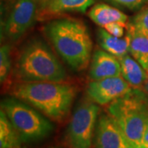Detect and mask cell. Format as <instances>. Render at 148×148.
Here are the masks:
<instances>
[{"label":"cell","mask_w":148,"mask_h":148,"mask_svg":"<svg viewBox=\"0 0 148 148\" xmlns=\"http://www.w3.org/2000/svg\"><path fill=\"white\" fill-rule=\"evenodd\" d=\"M97 36L99 45L103 50L118 59L129 53V38L127 34L124 37L120 38L114 36L101 27L98 30Z\"/></svg>","instance_id":"obj_13"},{"label":"cell","mask_w":148,"mask_h":148,"mask_svg":"<svg viewBox=\"0 0 148 148\" xmlns=\"http://www.w3.org/2000/svg\"><path fill=\"white\" fill-rule=\"evenodd\" d=\"M53 148H56V147H53Z\"/></svg>","instance_id":"obj_24"},{"label":"cell","mask_w":148,"mask_h":148,"mask_svg":"<svg viewBox=\"0 0 148 148\" xmlns=\"http://www.w3.org/2000/svg\"><path fill=\"white\" fill-rule=\"evenodd\" d=\"M15 98L26 102L54 121L67 115L76 90L72 85L53 82H21L12 90Z\"/></svg>","instance_id":"obj_2"},{"label":"cell","mask_w":148,"mask_h":148,"mask_svg":"<svg viewBox=\"0 0 148 148\" xmlns=\"http://www.w3.org/2000/svg\"><path fill=\"white\" fill-rule=\"evenodd\" d=\"M128 23L140 34L148 37V8L139 12Z\"/></svg>","instance_id":"obj_18"},{"label":"cell","mask_w":148,"mask_h":148,"mask_svg":"<svg viewBox=\"0 0 148 148\" xmlns=\"http://www.w3.org/2000/svg\"><path fill=\"white\" fill-rule=\"evenodd\" d=\"M132 87L122 76L92 81L87 86L90 100L100 106L110 105L132 90Z\"/></svg>","instance_id":"obj_8"},{"label":"cell","mask_w":148,"mask_h":148,"mask_svg":"<svg viewBox=\"0 0 148 148\" xmlns=\"http://www.w3.org/2000/svg\"><path fill=\"white\" fill-rule=\"evenodd\" d=\"M118 4L124 6L129 9H137L143 5L147 0H110Z\"/></svg>","instance_id":"obj_20"},{"label":"cell","mask_w":148,"mask_h":148,"mask_svg":"<svg viewBox=\"0 0 148 148\" xmlns=\"http://www.w3.org/2000/svg\"><path fill=\"white\" fill-rule=\"evenodd\" d=\"M95 133L96 148H134L121 127L110 114L100 116Z\"/></svg>","instance_id":"obj_9"},{"label":"cell","mask_w":148,"mask_h":148,"mask_svg":"<svg viewBox=\"0 0 148 148\" xmlns=\"http://www.w3.org/2000/svg\"><path fill=\"white\" fill-rule=\"evenodd\" d=\"M36 0H16L3 26L5 36L12 41L21 38L38 17Z\"/></svg>","instance_id":"obj_7"},{"label":"cell","mask_w":148,"mask_h":148,"mask_svg":"<svg viewBox=\"0 0 148 148\" xmlns=\"http://www.w3.org/2000/svg\"><path fill=\"white\" fill-rule=\"evenodd\" d=\"M127 23H123V22H111L106 25L103 27L106 32H109L110 35L116 37H123L124 36V30L127 29Z\"/></svg>","instance_id":"obj_19"},{"label":"cell","mask_w":148,"mask_h":148,"mask_svg":"<svg viewBox=\"0 0 148 148\" xmlns=\"http://www.w3.org/2000/svg\"><path fill=\"white\" fill-rule=\"evenodd\" d=\"M1 109L5 112L23 143L43 140L53 131V124L46 118L17 98L4 99L1 102Z\"/></svg>","instance_id":"obj_5"},{"label":"cell","mask_w":148,"mask_h":148,"mask_svg":"<svg viewBox=\"0 0 148 148\" xmlns=\"http://www.w3.org/2000/svg\"><path fill=\"white\" fill-rule=\"evenodd\" d=\"M20 135L12 124L10 120L1 109L0 110V147L1 148H21Z\"/></svg>","instance_id":"obj_16"},{"label":"cell","mask_w":148,"mask_h":148,"mask_svg":"<svg viewBox=\"0 0 148 148\" xmlns=\"http://www.w3.org/2000/svg\"><path fill=\"white\" fill-rule=\"evenodd\" d=\"M108 111L134 148L141 147L148 122V101L143 92L132 88L110 104Z\"/></svg>","instance_id":"obj_4"},{"label":"cell","mask_w":148,"mask_h":148,"mask_svg":"<svg viewBox=\"0 0 148 148\" xmlns=\"http://www.w3.org/2000/svg\"><path fill=\"white\" fill-rule=\"evenodd\" d=\"M45 33L57 53L71 69L82 71L87 67L92 41L83 22L72 18L57 19L45 27Z\"/></svg>","instance_id":"obj_1"},{"label":"cell","mask_w":148,"mask_h":148,"mask_svg":"<svg viewBox=\"0 0 148 148\" xmlns=\"http://www.w3.org/2000/svg\"><path fill=\"white\" fill-rule=\"evenodd\" d=\"M10 45H3L0 49V81L1 83L5 82L11 71Z\"/></svg>","instance_id":"obj_17"},{"label":"cell","mask_w":148,"mask_h":148,"mask_svg":"<svg viewBox=\"0 0 148 148\" xmlns=\"http://www.w3.org/2000/svg\"><path fill=\"white\" fill-rule=\"evenodd\" d=\"M17 75L23 82H63L67 73L45 43L35 39L21 50L17 61Z\"/></svg>","instance_id":"obj_3"},{"label":"cell","mask_w":148,"mask_h":148,"mask_svg":"<svg viewBox=\"0 0 148 148\" xmlns=\"http://www.w3.org/2000/svg\"><path fill=\"white\" fill-rule=\"evenodd\" d=\"M99 107L95 102L84 101L75 110L67 129L70 148H90L97 124Z\"/></svg>","instance_id":"obj_6"},{"label":"cell","mask_w":148,"mask_h":148,"mask_svg":"<svg viewBox=\"0 0 148 148\" xmlns=\"http://www.w3.org/2000/svg\"><path fill=\"white\" fill-rule=\"evenodd\" d=\"M127 36L129 38V53L148 74V37L137 32L129 23Z\"/></svg>","instance_id":"obj_14"},{"label":"cell","mask_w":148,"mask_h":148,"mask_svg":"<svg viewBox=\"0 0 148 148\" xmlns=\"http://www.w3.org/2000/svg\"><path fill=\"white\" fill-rule=\"evenodd\" d=\"M144 88H145V90L148 93V74H147V80H146V82H145V84H144Z\"/></svg>","instance_id":"obj_22"},{"label":"cell","mask_w":148,"mask_h":148,"mask_svg":"<svg viewBox=\"0 0 148 148\" xmlns=\"http://www.w3.org/2000/svg\"><path fill=\"white\" fill-rule=\"evenodd\" d=\"M140 148H148V122L146 126V129L143 134V140L141 143V147Z\"/></svg>","instance_id":"obj_21"},{"label":"cell","mask_w":148,"mask_h":148,"mask_svg":"<svg viewBox=\"0 0 148 148\" xmlns=\"http://www.w3.org/2000/svg\"><path fill=\"white\" fill-rule=\"evenodd\" d=\"M93 3L94 0H49L40 5L38 18L42 20L69 12H84Z\"/></svg>","instance_id":"obj_11"},{"label":"cell","mask_w":148,"mask_h":148,"mask_svg":"<svg viewBox=\"0 0 148 148\" xmlns=\"http://www.w3.org/2000/svg\"><path fill=\"white\" fill-rule=\"evenodd\" d=\"M37 1V3H39L40 5L41 4H43V3H46L47 1H49V0H36Z\"/></svg>","instance_id":"obj_23"},{"label":"cell","mask_w":148,"mask_h":148,"mask_svg":"<svg viewBox=\"0 0 148 148\" xmlns=\"http://www.w3.org/2000/svg\"><path fill=\"white\" fill-rule=\"evenodd\" d=\"M88 16L101 27H104L107 24L115 21L127 23V16L125 13L105 3L95 4L92 7Z\"/></svg>","instance_id":"obj_15"},{"label":"cell","mask_w":148,"mask_h":148,"mask_svg":"<svg viewBox=\"0 0 148 148\" xmlns=\"http://www.w3.org/2000/svg\"><path fill=\"white\" fill-rule=\"evenodd\" d=\"M89 74L92 81L121 76L119 61L105 50L98 49L91 58Z\"/></svg>","instance_id":"obj_10"},{"label":"cell","mask_w":148,"mask_h":148,"mask_svg":"<svg viewBox=\"0 0 148 148\" xmlns=\"http://www.w3.org/2000/svg\"><path fill=\"white\" fill-rule=\"evenodd\" d=\"M121 67V76L132 88L139 89L145 84L147 73L136 59L128 54L119 58Z\"/></svg>","instance_id":"obj_12"}]
</instances>
